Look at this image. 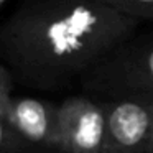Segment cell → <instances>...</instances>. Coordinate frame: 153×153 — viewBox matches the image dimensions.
Instances as JSON below:
<instances>
[{"mask_svg":"<svg viewBox=\"0 0 153 153\" xmlns=\"http://www.w3.org/2000/svg\"><path fill=\"white\" fill-rule=\"evenodd\" d=\"M140 23L99 0H23L0 27V54L22 81L50 89L86 76Z\"/></svg>","mask_w":153,"mask_h":153,"instance_id":"obj_1","label":"cell"},{"mask_svg":"<svg viewBox=\"0 0 153 153\" xmlns=\"http://www.w3.org/2000/svg\"><path fill=\"white\" fill-rule=\"evenodd\" d=\"M104 153H153V99L120 97L104 104Z\"/></svg>","mask_w":153,"mask_h":153,"instance_id":"obj_3","label":"cell"},{"mask_svg":"<svg viewBox=\"0 0 153 153\" xmlns=\"http://www.w3.org/2000/svg\"><path fill=\"white\" fill-rule=\"evenodd\" d=\"M0 66H4V64H2V63H0Z\"/></svg>","mask_w":153,"mask_h":153,"instance_id":"obj_9","label":"cell"},{"mask_svg":"<svg viewBox=\"0 0 153 153\" xmlns=\"http://www.w3.org/2000/svg\"><path fill=\"white\" fill-rule=\"evenodd\" d=\"M12 74L7 66H0V120H5L12 102Z\"/></svg>","mask_w":153,"mask_h":153,"instance_id":"obj_7","label":"cell"},{"mask_svg":"<svg viewBox=\"0 0 153 153\" xmlns=\"http://www.w3.org/2000/svg\"><path fill=\"white\" fill-rule=\"evenodd\" d=\"M17 137L18 135L12 130V127L5 120H0V150H7Z\"/></svg>","mask_w":153,"mask_h":153,"instance_id":"obj_8","label":"cell"},{"mask_svg":"<svg viewBox=\"0 0 153 153\" xmlns=\"http://www.w3.org/2000/svg\"><path fill=\"white\" fill-rule=\"evenodd\" d=\"M138 20H153V0H99Z\"/></svg>","mask_w":153,"mask_h":153,"instance_id":"obj_6","label":"cell"},{"mask_svg":"<svg viewBox=\"0 0 153 153\" xmlns=\"http://www.w3.org/2000/svg\"><path fill=\"white\" fill-rule=\"evenodd\" d=\"M5 122L20 138L56 145L58 107L35 97H12Z\"/></svg>","mask_w":153,"mask_h":153,"instance_id":"obj_5","label":"cell"},{"mask_svg":"<svg viewBox=\"0 0 153 153\" xmlns=\"http://www.w3.org/2000/svg\"><path fill=\"white\" fill-rule=\"evenodd\" d=\"M105 109L89 97L73 96L58 105L56 148L64 153H104Z\"/></svg>","mask_w":153,"mask_h":153,"instance_id":"obj_4","label":"cell"},{"mask_svg":"<svg viewBox=\"0 0 153 153\" xmlns=\"http://www.w3.org/2000/svg\"><path fill=\"white\" fill-rule=\"evenodd\" d=\"M94 86L123 97L153 99V33L132 35L86 74Z\"/></svg>","mask_w":153,"mask_h":153,"instance_id":"obj_2","label":"cell"}]
</instances>
